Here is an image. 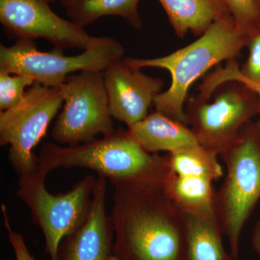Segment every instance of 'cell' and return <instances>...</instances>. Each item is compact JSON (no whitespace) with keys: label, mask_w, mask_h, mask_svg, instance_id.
Wrapping results in <instances>:
<instances>
[{"label":"cell","mask_w":260,"mask_h":260,"mask_svg":"<svg viewBox=\"0 0 260 260\" xmlns=\"http://www.w3.org/2000/svg\"><path fill=\"white\" fill-rule=\"evenodd\" d=\"M236 23L246 35L260 28V0H221Z\"/></svg>","instance_id":"obj_19"},{"label":"cell","mask_w":260,"mask_h":260,"mask_svg":"<svg viewBox=\"0 0 260 260\" xmlns=\"http://www.w3.org/2000/svg\"><path fill=\"white\" fill-rule=\"evenodd\" d=\"M107 194V179L99 177L88 218L64 238L58 250V260H109L113 255L114 232L106 210Z\"/></svg>","instance_id":"obj_12"},{"label":"cell","mask_w":260,"mask_h":260,"mask_svg":"<svg viewBox=\"0 0 260 260\" xmlns=\"http://www.w3.org/2000/svg\"><path fill=\"white\" fill-rule=\"evenodd\" d=\"M219 155L226 173L215 192V212L230 253L239 260L243 229L260 200V117L249 121Z\"/></svg>","instance_id":"obj_4"},{"label":"cell","mask_w":260,"mask_h":260,"mask_svg":"<svg viewBox=\"0 0 260 260\" xmlns=\"http://www.w3.org/2000/svg\"><path fill=\"white\" fill-rule=\"evenodd\" d=\"M251 244H252L253 249H254L260 258V220L256 223L254 231H253Z\"/></svg>","instance_id":"obj_22"},{"label":"cell","mask_w":260,"mask_h":260,"mask_svg":"<svg viewBox=\"0 0 260 260\" xmlns=\"http://www.w3.org/2000/svg\"><path fill=\"white\" fill-rule=\"evenodd\" d=\"M38 164V171L46 177L58 168H83L109 179L113 186L134 183L164 187L173 173L169 155L148 153L121 129L83 144L61 147L45 143Z\"/></svg>","instance_id":"obj_2"},{"label":"cell","mask_w":260,"mask_h":260,"mask_svg":"<svg viewBox=\"0 0 260 260\" xmlns=\"http://www.w3.org/2000/svg\"><path fill=\"white\" fill-rule=\"evenodd\" d=\"M247 86L249 87V88H251V89H253V90H254V91L257 93L258 96H259L260 105V86H253V85H247Z\"/></svg>","instance_id":"obj_24"},{"label":"cell","mask_w":260,"mask_h":260,"mask_svg":"<svg viewBox=\"0 0 260 260\" xmlns=\"http://www.w3.org/2000/svg\"><path fill=\"white\" fill-rule=\"evenodd\" d=\"M213 182L207 177H183L173 172L164 186V190L184 213L202 217L214 216L216 215V191Z\"/></svg>","instance_id":"obj_16"},{"label":"cell","mask_w":260,"mask_h":260,"mask_svg":"<svg viewBox=\"0 0 260 260\" xmlns=\"http://www.w3.org/2000/svg\"><path fill=\"white\" fill-rule=\"evenodd\" d=\"M109 260H118V259H116V258L114 257V256L112 255V256H111L110 258H109Z\"/></svg>","instance_id":"obj_25"},{"label":"cell","mask_w":260,"mask_h":260,"mask_svg":"<svg viewBox=\"0 0 260 260\" xmlns=\"http://www.w3.org/2000/svg\"><path fill=\"white\" fill-rule=\"evenodd\" d=\"M122 44L109 37H99L91 47L75 56H65L54 47L39 51L34 40L20 39L10 47L0 46V72L24 75L48 87H59L69 75L82 71H104L113 61L123 59Z\"/></svg>","instance_id":"obj_5"},{"label":"cell","mask_w":260,"mask_h":260,"mask_svg":"<svg viewBox=\"0 0 260 260\" xmlns=\"http://www.w3.org/2000/svg\"><path fill=\"white\" fill-rule=\"evenodd\" d=\"M178 37L202 36L218 19L230 15L221 0H158Z\"/></svg>","instance_id":"obj_14"},{"label":"cell","mask_w":260,"mask_h":260,"mask_svg":"<svg viewBox=\"0 0 260 260\" xmlns=\"http://www.w3.org/2000/svg\"><path fill=\"white\" fill-rule=\"evenodd\" d=\"M127 132L142 148L150 153L160 151L172 153L198 143L187 124L157 111L128 127Z\"/></svg>","instance_id":"obj_13"},{"label":"cell","mask_w":260,"mask_h":260,"mask_svg":"<svg viewBox=\"0 0 260 260\" xmlns=\"http://www.w3.org/2000/svg\"><path fill=\"white\" fill-rule=\"evenodd\" d=\"M248 39L229 15L216 20L198 40L169 55L124 60L140 69L156 68L169 72L172 84L155 97L153 106L157 112L186 124L184 104L191 85L215 65L236 59Z\"/></svg>","instance_id":"obj_3"},{"label":"cell","mask_w":260,"mask_h":260,"mask_svg":"<svg viewBox=\"0 0 260 260\" xmlns=\"http://www.w3.org/2000/svg\"><path fill=\"white\" fill-rule=\"evenodd\" d=\"M64 103L60 87L36 83L17 105L0 113V144L9 145L8 159L19 178L37 172L35 147Z\"/></svg>","instance_id":"obj_7"},{"label":"cell","mask_w":260,"mask_h":260,"mask_svg":"<svg viewBox=\"0 0 260 260\" xmlns=\"http://www.w3.org/2000/svg\"><path fill=\"white\" fill-rule=\"evenodd\" d=\"M47 1L49 2V3H53L56 1V0H47Z\"/></svg>","instance_id":"obj_26"},{"label":"cell","mask_w":260,"mask_h":260,"mask_svg":"<svg viewBox=\"0 0 260 260\" xmlns=\"http://www.w3.org/2000/svg\"><path fill=\"white\" fill-rule=\"evenodd\" d=\"M74 1L75 0H59V3H60L61 6L67 8L73 4V3H74Z\"/></svg>","instance_id":"obj_23"},{"label":"cell","mask_w":260,"mask_h":260,"mask_svg":"<svg viewBox=\"0 0 260 260\" xmlns=\"http://www.w3.org/2000/svg\"><path fill=\"white\" fill-rule=\"evenodd\" d=\"M172 172L183 177H207L215 181L224 175L217 153L199 143L169 153Z\"/></svg>","instance_id":"obj_18"},{"label":"cell","mask_w":260,"mask_h":260,"mask_svg":"<svg viewBox=\"0 0 260 260\" xmlns=\"http://www.w3.org/2000/svg\"><path fill=\"white\" fill-rule=\"evenodd\" d=\"M104 77L111 115L128 127L148 115L164 86V80L149 76L124 58L111 63L104 70Z\"/></svg>","instance_id":"obj_11"},{"label":"cell","mask_w":260,"mask_h":260,"mask_svg":"<svg viewBox=\"0 0 260 260\" xmlns=\"http://www.w3.org/2000/svg\"><path fill=\"white\" fill-rule=\"evenodd\" d=\"M113 256L118 260H185V214L164 186L114 185Z\"/></svg>","instance_id":"obj_1"},{"label":"cell","mask_w":260,"mask_h":260,"mask_svg":"<svg viewBox=\"0 0 260 260\" xmlns=\"http://www.w3.org/2000/svg\"><path fill=\"white\" fill-rule=\"evenodd\" d=\"M1 210L4 218V225L8 234V240L14 251L15 260H36L29 251L23 236L20 233L15 232L12 228L6 206L2 205Z\"/></svg>","instance_id":"obj_21"},{"label":"cell","mask_w":260,"mask_h":260,"mask_svg":"<svg viewBox=\"0 0 260 260\" xmlns=\"http://www.w3.org/2000/svg\"><path fill=\"white\" fill-rule=\"evenodd\" d=\"M140 0H75L66 9L70 21L82 28L104 16L121 17L135 29L142 28L138 13Z\"/></svg>","instance_id":"obj_17"},{"label":"cell","mask_w":260,"mask_h":260,"mask_svg":"<svg viewBox=\"0 0 260 260\" xmlns=\"http://www.w3.org/2000/svg\"><path fill=\"white\" fill-rule=\"evenodd\" d=\"M47 0H0V23L17 40L43 39L54 47L85 50L99 41L85 28L56 15Z\"/></svg>","instance_id":"obj_10"},{"label":"cell","mask_w":260,"mask_h":260,"mask_svg":"<svg viewBox=\"0 0 260 260\" xmlns=\"http://www.w3.org/2000/svg\"><path fill=\"white\" fill-rule=\"evenodd\" d=\"M46 177L37 171L29 177L19 178L16 194L28 207L32 222L42 229L46 254L50 260H58L64 238L88 218L97 179L86 176L68 192L54 195L46 188Z\"/></svg>","instance_id":"obj_6"},{"label":"cell","mask_w":260,"mask_h":260,"mask_svg":"<svg viewBox=\"0 0 260 260\" xmlns=\"http://www.w3.org/2000/svg\"><path fill=\"white\" fill-rule=\"evenodd\" d=\"M184 214L185 260H236L224 248V234L216 215Z\"/></svg>","instance_id":"obj_15"},{"label":"cell","mask_w":260,"mask_h":260,"mask_svg":"<svg viewBox=\"0 0 260 260\" xmlns=\"http://www.w3.org/2000/svg\"><path fill=\"white\" fill-rule=\"evenodd\" d=\"M35 83V80L29 77L0 72V111L17 105L23 99L25 89Z\"/></svg>","instance_id":"obj_20"},{"label":"cell","mask_w":260,"mask_h":260,"mask_svg":"<svg viewBox=\"0 0 260 260\" xmlns=\"http://www.w3.org/2000/svg\"><path fill=\"white\" fill-rule=\"evenodd\" d=\"M64 107L51 132L61 144L77 145L116 131L109 110L104 71L69 75L60 86Z\"/></svg>","instance_id":"obj_9"},{"label":"cell","mask_w":260,"mask_h":260,"mask_svg":"<svg viewBox=\"0 0 260 260\" xmlns=\"http://www.w3.org/2000/svg\"><path fill=\"white\" fill-rule=\"evenodd\" d=\"M214 93L212 102L197 96L189 99L186 123L200 145L219 155L242 128L260 114V105L257 93L239 82L224 83Z\"/></svg>","instance_id":"obj_8"}]
</instances>
